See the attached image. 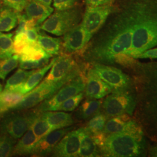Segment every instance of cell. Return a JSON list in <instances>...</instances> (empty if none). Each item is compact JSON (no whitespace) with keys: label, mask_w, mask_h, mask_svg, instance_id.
<instances>
[{"label":"cell","mask_w":157,"mask_h":157,"mask_svg":"<svg viewBox=\"0 0 157 157\" xmlns=\"http://www.w3.org/2000/svg\"><path fill=\"white\" fill-rule=\"evenodd\" d=\"M27 17H26L25 14H19L18 16V27L17 29L15 34L19 33L22 32H26L25 30V26H26V23L27 21Z\"/></svg>","instance_id":"7bdbcfd3"},{"label":"cell","mask_w":157,"mask_h":157,"mask_svg":"<svg viewBox=\"0 0 157 157\" xmlns=\"http://www.w3.org/2000/svg\"><path fill=\"white\" fill-rule=\"evenodd\" d=\"M36 1H37L39 2H40L43 4H44L45 6H50L52 0H34Z\"/></svg>","instance_id":"bcb514c9"},{"label":"cell","mask_w":157,"mask_h":157,"mask_svg":"<svg viewBox=\"0 0 157 157\" xmlns=\"http://www.w3.org/2000/svg\"><path fill=\"white\" fill-rule=\"evenodd\" d=\"M84 1L86 6H99L113 4L117 0H84Z\"/></svg>","instance_id":"b9f144b4"},{"label":"cell","mask_w":157,"mask_h":157,"mask_svg":"<svg viewBox=\"0 0 157 157\" xmlns=\"http://www.w3.org/2000/svg\"><path fill=\"white\" fill-rule=\"evenodd\" d=\"M86 70L77 77L64 84L54 95L43 101L36 108L40 113L54 111L56 107L63 101L74 95L84 91L86 87Z\"/></svg>","instance_id":"ba28073f"},{"label":"cell","mask_w":157,"mask_h":157,"mask_svg":"<svg viewBox=\"0 0 157 157\" xmlns=\"http://www.w3.org/2000/svg\"><path fill=\"white\" fill-rule=\"evenodd\" d=\"M91 37L80 23L63 35L62 53L80 54L89 43Z\"/></svg>","instance_id":"4fadbf2b"},{"label":"cell","mask_w":157,"mask_h":157,"mask_svg":"<svg viewBox=\"0 0 157 157\" xmlns=\"http://www.w3.org/2000/svg\"><path fill=\"white\" fill-rule=\"evenodd\" d=\"M91 136H92V137L96 145L98 147L99 150H100L105 143L107 135H106L104 132H101L98 133L93 134V135H91Z\"/></svg>","instance_id":"60d3db41"},{"label":"cell","mask_w":157,"mask_h":157,"mask_svg":"<svg viewBox=\"0 0 157 157\" xmlns=\"http://www.w3.org/2000/svg\"><path fill=\"white\" fill-rule=\"evenodd\" d=\"M39 140L30 128L14 146L12 155L19 156L32 155Z\"/></svg>","instance_id":"d6986e66"},{"label":"cell","mask_w":157,"mask_h":157,"mask_svg":"<svg viewBox=\"0 0 157 157\" xmlns=\"http://www.w3.org/2000/svg\"><path fill=\"white\" fill-rule=\"evenodd\" d=\"M56 59V57L52 58L51 62L44 67L39 68L37 70H34L33 73L29 77L26 81L14 91L21 93L23 94H26L34 89L44 78L46 73L48 72L53 65Z\"/></svg>","instance_id":"ffe728a7"},{"label":"cell","mask_w":157,"mask_h":157,"mask_svg":"<svg viewBox=\"0 0 157 157\" xmlns=\"http://www.w3.org/2000/svg\"><path fill=\"white\" fill-rule=\"evenodd\" d=\"M100 152L90 132L85 127L80 128V147L78 157H99Z\"/></svg>","instance_id":"ac0fdd59"},{"label":"cell","mask_w":157,"mask_h":157,"mask_svg":"<svg viewBox=\"0 0 157 157\" xmlns=\"http://www.w3.org/2000/svg\"><path fill=\"white\" fill-rule=\"evenodd\" d=\"M135 59H157V47L152 48L135 56Z\"/></svg>","instance_id":"f35d334b"},{"label":"cell","mask_w":157,"mask_h":157,"mask_svg":"<svg viewBox=\"0 0 157 157\" xmlns=\"http://www.w3.org/2000/svg\"><path fill=\"white\" fill-rule=\"evenodd\" d=\"M50 58H44L39 61H19V68L25 70H32L43 67L49 63Z\"/></svg>","instance_id":"d590c367"},{"label":"cell","mask_w":157,"mask_h":157,"mask_svg":"<svg viewBox=\"0 0 157 157\" xmlns=\"http://www.w3.org/2000/svg\"><path fill=\"white\" fill-rule=\"evenodd\" d=\"M100 152L103 157H143L146 155V141L124 133L109 134Z\"/></svg>","instance_id":"277c9868"},{"label":"cell","mask_w":157,"mask_h":157,"mask_svg":"<svg viewBox=\"0 0 157 157\" xmlns=\"http://www.w3.org/2000/svg\"><path fill=\"white\" fill-rule=\"evenodd\" d=\"M2 91V85L0 83V94L1 93Z\"/></svg>","instance_id":"7dc6e473"},{"label":"cell","mask_w":157,"mask_h":157,"mask_svg":"<svg viewBox=\"0 0 157 157\" xmlns=\"http://www.w3.org/2000/svg\"><path fill=\"white\" fill-rule=\"evenodd\" d=\"M30 128L39 140L52 131L55 130L50 124L45 119L42 117L40 114L34 119Z\"/></svg>","instance_id":"83f0119b"},{"label":"cell","mask_w":157,"mask_h":157,"mask_svg":"<svg viewBox=\"0 0 157 157\" xmlns=\"http://www.w3.org/2000/svg\"><path fill=\"white\" fill-rule=\"evenodd\" d=\"M34 71V69L26 71V70L21 68L18 69L15 73L7 80L4 90L15 91L26 81L29 77L33 73Z\"/></svg>","instance_id":"4316f807"},{"label":"cell","mask_w":157,"mask_h":157,"mask_svg":"<svg viewBox=\"0 0 157 157\" xmlns=\"http://www.w3.org/2000/svg\"><path fill=\"white\" fill-rule=\"evenodd\" d=\"M112 91V88L100 78L91 67L87 70L84 94L87 98L102 99Z\"/></svg>","instance_id":"5bb4252c"},{"label":"cell","mask_w":157,"mask_h":157,"mask_svg":"<svg viewBox=\"0 0 157 157\" xmlns=\"http://www.w3.org/2000/svg\"><path fill=\"white\" fill-rule=\"evenodd\" d=\"M102 100L88 98L80 105L76 112V118L80 120H86L100 113Z\"/></svg>","instance_id":"7402d4cb"},{"label":"cell","mask_w":157,"mask_h":157,"mask_svg":"<svg viewBox=\"0 0 157 157\" xmlns=\"http://www.w3.org/2000/svg\"><path fill=\"white\" fill-rule=\"evenodd\" d=\"M83 10L80 5L66 10L57 11L39 26L43 30L58 36L64 35L77 26L82 19Z\"/></svg>","instance_id":"5b68a950"},{"label":"cell","mask_w":157,"mask_h":157,"mask_svg":"<svg viewBox=\"0 0 157 157\" xmlns=\"http://www.w3.org/2000/svg\"><path fill=\"white\" fill-rule=\"evenodd\" d=\"M134 68L139 124L152 137H157V62L140 63Z\"/></svg>","instance_id":"7a4b0ae2"},{"label":"cell","mask_w":157,"mask_h":157,"mask_svg":"<svg viewBox=\"0 0 157 157\" xmlns=\"http://www.w3.org/2000/svg\"><path fill=\"white\" fill-rule=\"evenodd\" d=\"M85 69L79 66L72 54L61 53L56 56V59L50 71L44 78L43 82L57 83L62 80L70 81L83 73Z\"/></svg>","instance_id":"52a82bcc"},{"label":"cell","mask_w":157,"mask_h":157,"mask_svg":"<svg viewBox=\"0 0 157 157\" xmlns=\"http://www.w3.org/2000/svg\"><path fill=\"white\" fill-rule=\"evenodd\" d=\"M71 129L72 128L56 129L45 135L38 141L32 155L43 157L50 154L57 144Z\"/></svg>","instance_id":"2e32d148"},{"label":"cell","mask_w":157,"mask_h":157,"mask_svg":"<svg viewBox=\"0 0 157 157\" xmlns=\"http://www.w3.org/2000/svg\"><path fill=\"white\" fill-rule=\"evenodd\" d=\"M114 4L86 6L80 24L91 38L106 22L114 9Z\"/></svg>","instance_id":"7c38bea8"},{"label":"cell","mask_w":157,"mask_h":157,"mask_svg":"<svg viewBox=\"0 0 157 157\" xmlns=\"http://www.w3.org/2000/svg\"><path fill=\"white\" fill-rule=\"evenodd\" d=\"M40 115L47 121L54 130L72 126L74 123L72 115L64 111H45L41 112Z\"/></svg>","instance_id":"44dd1931"},{"label":"cell","mask_w":157,"mask_h":157,"mask_svg":"<svg viewBox=\"0 0 157 157\" xmlns=\"http://www.w3.org/2000/svg\"><path fill=\"white\" fill-rule=\"evenodd\" d=\"M50 57V55L43 50L37 42L29 43L23 48L19 55V61H39Z\"/></svg>","instance_id":"d4e9b609"},{"label":"cell","mask_w":157,"mask_h":157,"mask_svg":"<svg viewBox=\"0 0 157 157\" xmlns=\"http://www.w3.org/2000/svg\"><path fill=\"white\" fill-rule=\"evenodd\" d=\"M13 42L15 53L19 56L21 54L23 48L29 43H30L29 41L25 32L15 34Z\"/></svg>","instance_id":"e575fe53"},{"label":"cell","mask_w":157,"mask_h":157,"mask_svg":"<svg viewBox=\"0 0 157 157\" xmlns=\"http://www.w3.org/2000/svg\"><path fill=\"white\" fill-rule=\"evenodd\" d=\"M1 6H2V0H0V8H1Z\"/></svg>","instance_id":"c3c4849f"},{"label":"cell","mask_w":157,"mask_h":157,"mask_svg":"<svg viewBox=\"0 0 157 157\" xmlns=\"http://www.w3.org/2000/svg\"><path fill=\"white\" fill-rule=\"evenodd\" d=\"M2 33H1V32H0V34H1Z\"/></svg>","instance_id":"681fc988"},{"label":"cell","mask_w":157,"mask_h":157,"mask_svg":"<svg viewBox=\"0 0 157 157\" xmlns=\"http://www.w3.org/2000/svg\"><path fill=\"white\" fill-rule=\"evenodd\" d=\"M107 117L105 113H98L90 119L85 128L90 132L91 135L103 132L107 122Z\"/></svg>","instance_id":"1f68e13d"},{"label":"cell","mask_w":157,"mask_h":157,"mask_svg":"<svg viewBox=\"0 0 157 157\" xmlns=\"http://www.w3.org/2000/svg\"><path fill=\"white\" fill-rule=\"evenodd\" d=\"M15 140L6 135L0 136V157H10L15 146Z\"/></svg>","instance_id":"836d02e7"},{"label":"cell","mask_w":157,"mask_h":157,"mask_svg":"<svg viewBox=\"0 0 157 157\" xmlns=\"http://www.w3.org/2000/svg\"><path fill=\"white\" fill-rule=\"evenodd\" d=\"M40 114L36 109L24 113L8 114L0 123V132L1 134L8 135L14 140L20 139Z\"/></svg>","instance_id":"9c48e42d"},{"label":"cell","mask_w":157,"mask_h":157,"mask_svg":"<svg viewBox=\"0 0 157 157\" xmlns=\"http://www.w3.org/2000/svg\"><path fill=\"white\" fill-rule=\"evenodd\" d=\"M89 65L98 77L108 84L113 91L135 89L134 82L118 68L101 63Z\"/></svg>","instance_id":"30bf717a"},{"label":"cell","mask_w":157,"mask_h":157,"mask_svg":"<svg viewBox=\"0 0 157 157\" xmlns=\"http://www.w3.org/2000/svg\"><path fill=\"white\" fill-rule=\"evenodd\" d=\"M21 13L15 11L6 6H1L0 8V32H10L17 26L18 16Z\"/></svg>","instance_id":"603a6c76"},{"label":"cell","mask_w":157,"mask_h":157,"mask_svg":"<svg viewBox=\"0 0 157 157\" xmlns=\"http://www.w3.org/2000/svg\"><path fill=\"white\" fill-rule=\"evenodd\" d=\"M81 0H53V6L57 11L66 10L78 6Z\"/></svg>","instance_id":"74e56055"},{"label":"cell","mask_w":157,"mask_h":157,"mask_svg":"<svg viewBox=\"0 0 157 157\" xmlns=\"http://www.w3.org/2000/svg\"><path fill=\"white\" fill-rule=\"evenodd\" d=\"M9 109L7 107H6L1 101H0V115L7 112Z\"/></svg>","instance_id":"ee69618b"},{"label":"cell","mask_w":157,"mask_h":157,"mask_svg":"<svg viewBox=\"0 0 157 157\" xmlns=\"http://www.w3.org/2000/svg\"><path fill=\"white\" fill-rule=\"evenodd\" d=\"M150 154L151 157H157V145L152 147L150 150Z\"/></svg>","instance_id":"f6af8a7d"},{"label":"cell","mask_w":157,"mask_h":157,"mask_svg":"<svg viewBox=\"0 0 157 157\" xmlns=\"http://www.w3.org/2000/svg\"><path fill=\"white\" fill-rule=\"evenodd\" d=\"M80 147V128L67 132L53 149L54 157H78Z\"/></svg>","instance_id":"9a60e30c"},{"label":"cell","mask_w":157,"mask_h":157,"mask_svg":"<svg viewBox=\"0 0 157 157\" xmlns=\"http://www.w3.org/2000/svg\"><path fill=\"white\" fill-rule=\"evenodd\" d=\"M24 95L17 91L4 90L0 94V101L9 110H11L22 100Z\"/></svg>","instance_id":"4dcf8cb0"},{"label":"cell","mask_w":157,"mask_h":157,"mask_svg":"<svg viewBox=\"0 0 157 157\" xmlns=\"http://www.w3.org/2000/svg\"><path fill=\"white\" fill-rule=\"evenodd\" d=\"M137 106L135 89L113 91L102 101V108L108 117L133 115Z\"/></svg>","instance_id":"8992f818"},{"label":"cell","mask_w":157,"mask_h":157,"mask_svg":"<svg viewBox=\"0 0 157 157\" xmlns=\"http://www.w3.org/2000/svg\"><path fill=\"white\" fill-rule=\"evenodd\" d=\"M67 82V80H62L57 83H48L43 81L34 89L25 94L22 100L11 110H25L35 107L54 95Z\"/></svg>","instance_id":"8fae6325"},{"label":"cell","mask_w":157,"mask_h":157,"mask_svg":"<svg viewBox=\"0 0 157 157\" xmlns=\"http://www.w3.org/2000/svg\"><path fill=\"white\" fill-rule=\"evenodd\" d=\"M114 4L106 22L80 54L86 63L126 65L133 32L130 0H117Z\"/></svg>","instance_id":"6da1fadb"},{"label":"cell","mask_w":157,"mask_h":157,"mask_svg":"<svg viewBox=\"0 0 157 157\" xmlns=\"http://www.w3.org/2000/svg\"><path fill=\"white\" fill-rule=\"evenodd\" d=\"M29 0H2L3 6H6L18 13L25 10Z\"/></svg>","instance_id":"8d00e7d4"},{"label":"cell","mask_w":157,"mask_h":157,"mask_svg":"<svg viewBox=\"0 0 157 157\" xmlns=\"http://www.w3.org/2000/svg\"><path fill=\"white\" fill-rule=\"evenodd\" d=\"M13 33L0 34V59H4L12 56L15 53Z\"/></svg>","instance_id":"f1b7e54d"},{"label":"cell","mask_w":157,"mask_h":157,"mask_svg":"<svg viewBox=\"0 0 157 157\" xmlns=\"http://www.w3.org/2000/svg\"><path fill=\"white\" fill-rule=\"evenodd\" d=\"M25 33L26 34L28 39L30 43H35L37 42V39L39 36L40 29L38 27L26 30Z\"/></svg>","instance_id":"ab89813d"},{"label":"cell","mask_w":157,"mask_h":157,"mask_svg":"<svg viewBox=\"0 0 157 157\" xmlns=\"http://www.w3.org/2000/svg\"><path fill=\"white\" fill-rule=\"evenodd\" d=\"M130 119L128 115H122L113 117L107 120L105 124L104 132L106 135L113 133H123L127 122Z\"/></svg>","instance_id":"484cf974"},{"label":"cell","mask_w":157,"mask_h":157,"mask_svg":"<svg viewBox=\"0 0 157 157\" xmlns=\"http://www.w3.org/2000/svg\"><path fill=\"white\" fill-rule=\"evenodd\" d=\"M133 24L132 44L126 62L135 56L157 47V0H130Z\"/></svg>","instance_id":"3957f363"},{"label":"cell","mask_w":157,"mask_h":157,"mask_svg":"<svg viewBox=\"0 0 157 157\" xmlns=\"http://www.w3.org/2000/svg\"><path fill=\"white\" fill-rule=\"evenodd\" d=\"M19 63V56L14 54L12 56L0 59V79L4 80L7 75L17 67Z\"/></svg>","instance_id":"f546056e"},{"label":"cell","mask_w":157,"mask_h":157,"mask_svg":"<svg viewBox=\"0 0 157 157\" xmlns=\"http://www.w3.org/2000/svg\"><path fill=\"white\" fill-rule=\"evenodd\" d=\"M37 43L41 48L51 56L59 54L62 50V40L55 38L44 33H40Z\"/></svg>","instance_id":"cb8c5ba5"},{"label":"cell","mask_w":157,"mask_h":157,"mask_svg":"<svg viewBox=\"0 0 157 157\" xmlns=\"http://www.w3.org/2000/svg\"><path fill=\"white\" fill-rule=\"evenodd\" d=\"M84 93L81 92L76 95L70 97L65 101H63L60 105L55 109V111H64V112H72L76 109L80 102L83 100Z\"/></svg>","instance_id":"d6a6232c"},{"label":"cell","mask_w":157,"mask_h":157,"mask_svg":"<svg viewBox=\"0 0 157 157\" xmlns=\"http://www.w3.org/2000/svg\"><path fill=\"white\" fill-rule=\"evenodd\" d=\"M25 10L27 19L34 20L38 26L54 11V8L50 6H45L34 0H29Z\"/></svg>","instance_id":"e0dca14e"}]
</instances>
